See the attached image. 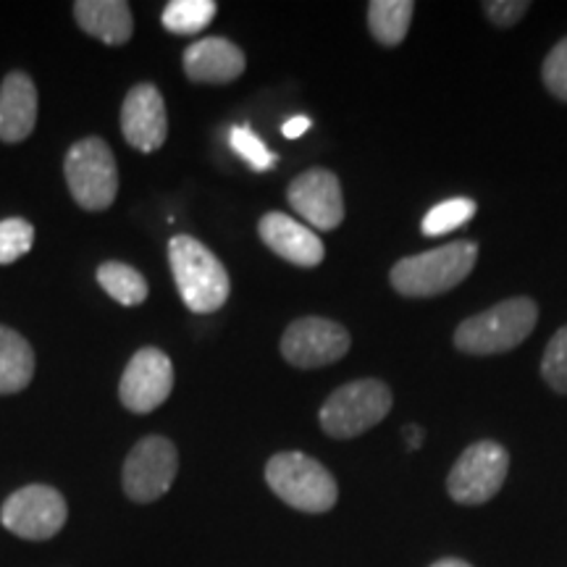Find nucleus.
<instances>
[{"label":"nucleus","mask_w":567,"mask_h":567,"mask_svg":"<svg viewBox=\"0 0 567 567\" xmlns=\"http://www.w3.org/2000/svg\"><path fill=\"white\" fill-rule=\"evenodd\" d=\"M168 260H172L176 289L187 310L208 316L224 308L231 295L229 274L200 239L187 237V234L174 237L168 243Z\"/></svg>","instance_id":"f257e3e1"},{"label":"nucleus","mask_w":567,"mask_h":567,"mask_svg":"<svg viewBox=\"0 0 567 567\" xmlns=\"http://www.w3.org/2000/svg\"><path fill=\"white\" fill-rule=\"evenodd\" d=\"M478 245L476 243H450L436 250L410 255L394 264L392 279L394 292L402 297H436L463 284L476 268Z\"/></svg>","instance_id":"f03ea898"},{"label":"nucleus","mask_w":567,"mask_h":567,"mask_svg":"<svg viewBox=\"0 0 567 567\" xmlns=\"http://www.w3.org/2000/svg\"><path fill=\"white\" fill-rule=\"evenodd\" d=\"M266 484L284 505L310 515L329 513L339 499L337 478L329 467L302 452H279L268 460Z\"/></svg>","instance_id":"7ed1b4c3"},{"label":"nucleus","mask_w":567,"mask_h":567,"mask_svg":"<svg viewBox=\"0 0 567 567\" xmlns=\"http://www.w3.org/2000/svg\"><path fill=\"white\" fill-rule=\"evenodd\" d=\"M538 321V305L530 297H513L484 313L465 318L455 331V347L467 354H499L526 342Z\"/></svg>","instance_id":"20e7f679"},{"label":"nucleus","mask_w":567,"mask_h":567,"mask_svg":"<svg viewBox=\"0 0 567 567\" xmlns=\"http://www.w3.org/2000/svg\"><path fill=\"white\" fill-rule=\"evenodd\" d=\"M392 389L379 379H360L339 386L323 402L318 421L331 439H354L379 425L392 410Z\"/></svg>","instance_id":"39448f33"},{"label":"nucleus","mask_w":567,"mask_h":567,"mask_svg":"<svg viewBox=\"0 0 567 567\" xmlns=\"http://www.w3.org/2000/svg\"><path fill=\"white\" fill-rule=\"evenodd\" d=\"M69 193L84 210H109L118 195V168L109 142L84 137L69 147L63 161Z\"/></svg>","instance_id":"423d86ee"},{"label":"nucleus","mask_w":567,"mask_h":567,"mask_svg":"<svg viewBox=\"0 0 567 567\" xmlns=\"http://www.w3.org/2000/svg\"><path fill=\"white\" fill-rule=\"evenodd\" d=\"M179 473V452L166 436H145L124 460L122 488L137 505H151L168 494Z\"/></svg>","instance_id":"0eeeda50"},{"label":"nucleus","mask_w":567,"mask_h":567,"mask_svg":"<svg viewBox=\"0 0 567 567\" xmlns=\"http://www.w3.org/2000/svg\"><path fill=\"white\" fill-rule=\"evenodd\" d=\"M69 507L59 488L30 484L13 492L0 507V523L13 536L27 542H48L66 526Z\"/></svg>","instance_id":"6e6552de"},{"label":"nucleus","mask_w":567,"mask_h":567,"mask_svg":"<svg viewBox=\"0 0 567 567\" xmlns=\"http://www.w3.org/2000/svg\"><path fill=\"white\" fill-rule=\"evenodd\" d=\"M507 467L509 455L505 446L484 439V442L467 446L457 457L450 478H446V492L460 505H484L505 486Z\"/></svg>","instance_id":"1a4fd4ad"},{"label":"nucleus","mask_w":567,"mask_h":567,"mask_svg":"<svg viewBox=\"0 0 567 567\" xmlns=\"http://www.w3.org/2000/svg\"><path fill=\"white\" fill-rule=\"evenodd\" d=\"M350 331L329 318H300L289 323L281 337V354L295 368H323L350 352Z\"/></svg>","instance_id":"9d476101"},{"label":"nucleus","mask_w":567,"mask_h":567,"mask_svg":"<svg viewBox=\"0 0 567 567\" xmlns=\"http://www.w3.org/2000/svg\"><path fill=\"white\" fill-rule=\"evenodd\" d=\"M172 358L158 350V347H142V350L132 354L130 365L124 368L122 384H118V400L132 413L147 415L172 396Z\"/></svg>","instance_id":"9b49d317"},{"label":"nucleus","mask_w":567,"mask_h":567,"mask_svg":"<svg viewBox=\"0 0 567 567\" xmlns=\"http://www.w3.org/2000/svg\"><path fill=\"white\" fill-rule=\"evenodd\" d=\"M287 203L310 229L334 231L344 221L342 184L329 168H310L292 179L287 189Z\"/></svg>","instance_id":"f8f14e48"},{"label":"nucleus","mask_w":567,"mask_h":567,"mask_svg":"<svg viewBox=\"0 0 567 567\" xmlns=\"http://www.w3.org/2000/svg\"><path fill=\"white\" fill-rule=\"evenodd\" d=\"M122 132L124 140L140 153H155L166 142V103L155 84L140 82L126 92L122 105Z\"/></svg>","instance_id":"ddd939ff"},{"label":"nucleus","mask_w":567,"mask_h":567,"mask_svg":"<svg viewBox=\"0 0 567 567\" xmlns=\"http://www.w3.org/2000/svg\"><path fill=\"white\" fill-rule=\"evenodd\" d=\"M258 234L268 250H274L287 264L316 268L326 255L321 237L310 226L295 221L287 213H266L258 224Z\"/></svg>","instance_id":"4468645a"},{"label":"nucleus","mask_w":567,"mask_h":567,"mask_svg":"<svg viewBox=\"0 0 567 567\" xmlns=\"http://www.w3.org/2000/svg\"><path fill=\"white\" fill-rule=\"evenodd\" d=\"M245 53L226 38H203L184 51V74L197 84H229L245 74Z\"/></svg>","instance_id":"2eb2a0df"},{"label":"nucleus","mask_w":567,"mask_h":567,"mask_svg":"<svg viewBox=\"0 0 567 567\" xmlns=\"http://www.w3.org/2000/svg\"><path fill=\"white\" fill-rule=\"evenodd\" d=\"M38 124V87L24 71H11L0 84V140L17 145Z\"/></svg>","instance_id":"dca6fc26"},{"label":"nucleus","mask_w":567,"mask_h":567,"mask_svg":"<svg viewBox=\"0 0 567 567\" xmlns=\"http://www.w3.org/2000/svg\"><path fill=\"white\" fill-rule=\"evenodd\" d=\"M74 19L90 38L105 45H124L132 40L134 19L124 0H76Z\"/></svg>","instance_id":"f3484780"},{"label":"nucleus","mask_w":567,"mask_h":567,"mask_svg":"<svg viewBox=\"0 0 567 567\" xmlns=\"http://www.w3.org/2000/svg\"><path fill=\"white\" fill-rule=\"evenodd\" d=\"M34 350L19 331L0 326V396L19 394L32 384Z\"/></svg>","instance_id":"a211bd4d"},{"label":"nucleus","mask_w":567,"mask_h":567,"mask_svg":"<svg viewBox=\"0 0 567 567\" xmlns=\"http://www.w3.org/2000/svg\"><path fill=\"white\" fill-rule=\"evenodd\" d=\"M413 11V0H373L368 6V27H371V34L381 45H400L408 38Z\"/></svg>","instance_id":"6ab92c4d"},{"label":"nucleus","mask_w":567,"mask_h":567,"mask_svg":"<svg viewBox=\"0 0 567 567\" xmlns=\"http://www.w3.org/2000/svg\"><path fill=\"white\" fill-rule=\"evenodd\" d=\"M97 284L109 292L113 300L124 308H134V305H142L151 295V287H147L145 276H142L137 268L118 264V260H109L97 268Z\"/></svg>","instance_id":"aec40b11"},{"label":"nucleus","mask_w":567,"mask_h":567,"mask_svg":"<svg viewBox=\"0 0 567 567\" xmlns=\"http://www.w3.org/2000/svg\"><path fill=\"white\" fill-rule=\"evenodd\" d=\"M218 6L213 0H172L163 9V27L174 34H197L208 30Z\"/></svg>","instance_id":"412c9836"},{"label":"nucleus","mask_w":567,"mask_h":567,"mask_svg":"<svg viewBox=\"0 0 567 567\" xmlns=\"http://www.w3.org/2000/svg\"><path fill=\"white\" fill-rule=\"evenodd\" d=\"M478 205L471 197H452V200H444L425 213L421 231L425 237H442V234H450L460 229L476 216Z\"/></svg>","instance_id":"4be33fe9"},{"label":"nucleus","mask_w":567,"mask_h":567,"mask_svg":"<svg viewBox=\"0 0 567 567\" xmlns=\"http://www.w3.org/2000/svg\"><path fill=\"white\" fill-rule=\"evenodd\" d=\"M229 145L231 151L243 158L252 172H268L276 166V155L264 145V140L255 134L250 126H231L229 130Z\"/></svg>","instance_id":"5701e85b"},{"label":"nucleus","mask_w":567,"mask_h":567,"mask_svg":"<svg viewBox=\"0 0 567 567\" xmlns=\"http://www.w3.org/2000/svg\"><path fill=\"white\" fill-rule=\"evenodd\" d=\"M34 229L24 218H6L0 221V266L17 264L32 250Z\"/></svg>","instance_id":"b1692460"},{"label":"nucleus","mask_w":567,"mask_h":567,"mask_svg":"<svg viewBox=\"0 0 567 567\" xmlns=\"http://www.w3.org/2000/svg\"><path fill=\"white\" fill-rule=\"evenodd\" d=\"M542 375L557 394H567V326H563L547 344L542 360Z\"/></svg>","instance_id":"393cba45"},{"label":"nucleus","mask_w":567,"mask_h":567,"mask_svg":"<svg viewBox=\"0 0 567 567\" xmlns=\"http://www.w3.org/2000/svg\"><path fill=\"white\" fill-rule=\"evenodd\" d=\"M542 76L551 95L567 103V38L559 42V45H555V51L547 55Z\"/></svg>","instance_id":"a878e982"},{"label":"nucleus","mask_w":567,"mask_h":567,"mask_svg":"<svg viewBox=\"0 0 567 567\" xmlns=\"http://www.w3.org/2000/svg\"><path fill=\"white\" fill-rule=\"evenodd\" d=\"M530 9L528 0H488L484 6L486 17L494 21L496 27H513L526 17V11Z\"/></svg>","instance_id":"bb28decb"},{"label":"nucleus","mask_w":567,"mask_h":567,"mask_svg":"<svg viewBox=\"0 0 567 567\" xmlns=\"http://www.w3.org/2000/svg\"><path fill=\"white\" fill-rule=\"evenodd\" d=\"M310 126H313V122H310L308 116H292V118H289V122H284L281 132H284V137L297 140V137H302V134L308 132Z\"/></svg>","instance_id":"cd10ccee"},{"label":"nucleus","mask_w":567,"mask_h":567,"mask_svg":"<svg viewBox=\"0 0 567 567\" xmlns=\"http://www.w3.org/2000/svg\"><path fill=\"white\" fill-rule=\"evenodd\" d=\"M423 439H425V436H423L421 425H413V423L405 425V442H408L410 450H417V446L423 444Z\"/></svg>","instance_id":"c85d7f7f"},{"label":"nucleus","mask_w":567,"mask_h":567,"mask_svg":"<svg viewBox=\"0 0 567 567\" xmlns=\"http://www.w3.org/2000/svg\"><path fill=\"white\" fill-rule=\"evenodd\" d=\"M431 567H471L467 563H463V559H455V557H446V559H439V563H434Z\"/></svg>","instance_id":"c756f323"}]
</instances>
